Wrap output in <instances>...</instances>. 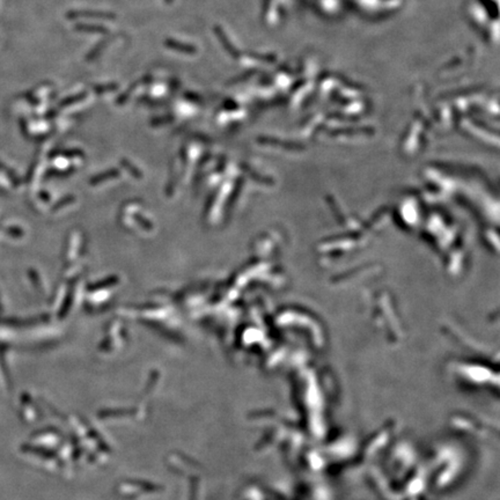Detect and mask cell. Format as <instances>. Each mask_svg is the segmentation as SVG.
<instances>
[{
    "label": "cell",
    "instance_id": "7a4b0ae2",
    "mask_svg": "<svg viewBox=\"0 0 500 500\" xmlns=\"http://www.w3.org/2000/svg\"><path fill=\"white\" fill-rule=\"evenodd\" d=\"M84 97H85V94H78V95H73V96H70V97L65 98V100L61 101L60 106L66 107V106L73 105V103H76V102H78V101H80L81 98H84Z\"/></svg>",
    "mask_w": 500,
    "mask_h": 500
},
{
    "label": "cell",
    "instance_id": "6da1fadb",
    "mask_svg": "<svg viewBox=\"0 0 500 500\" xmlns=\"http://www.w3.org/2000/svg\"><path fill=\"white\" fill-rule=\"evenodd\" d=\"M110 14H105V13H97V12H70L68 13V18L70 20L74 19H81V18H97V19H103V18H110Z\"/></svg>",
    "mask_w": 500,
    "mask_h": 500
}]
</instances>
